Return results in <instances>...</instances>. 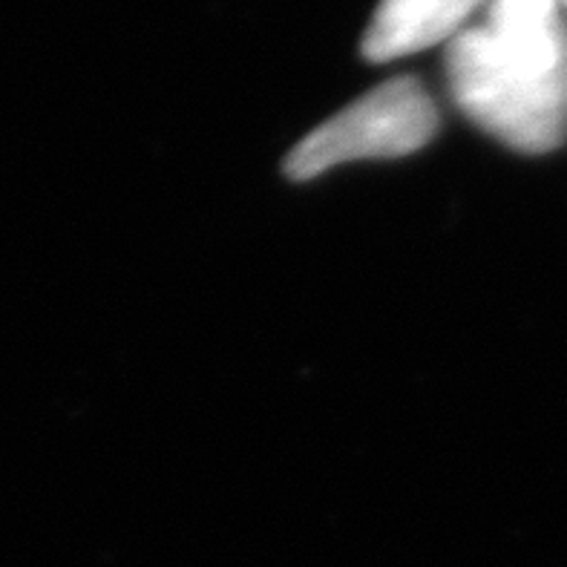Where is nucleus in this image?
<instances>
[{
    "instance_id": "f257e3e1",
    "label": "nucleus",
    "mask_w": 567,
    "mask_h": 567,
    "mask_svg": "<svg viewBox=\"0 0 567 567\" xmlns=\"http://www.w3.org/2000/svg\"><path fill=\"white\" fill-rule=\"evenodd\" d=\"M446 75L458 107L489 136L525 153H547L567 136V72L522 64L487 27L453 38Z\"/></svg>"
},
{
    "instance_id": "f03ea898",
    "label": "nucleus",
    "mask_w": 567,
    "mask_h": 567,
    "mask_svg": "<svg viewBox=\"0 0 567 567\" xmlns=\"http://www.w3.org/2000/svg\"><path fill=\"white\" fill-rule=\"evenodd\" d=\"M439 130L430 93L415 79H395L340 110L297 144L286 158L291 179H315L363 158H398L421 151Z\"/></svg>"
},
{
    "instance_id": "7ed1b4c3",
    "label": "nucleus",
    "mask_w": 567,
    "mask_h": 567,
    "mask_svg": "<svg viewBox=\"0 0 567 567\" xmlns=\"http://www.w3.org/2000/svg\"><path fill=\"white\" fill-rule=\"evenodd\" d=\"M482 0H381L363 38L372 61L412 55L455 35Z\"/></svg>"
},
{
    "instance_id": "20e7f679",
    "label": "nucleus",
    "mask_w": 567,
    "mask_h": 567,
    "mask_svg": "<svg viewBox=\"0 0 567 567\" xmlns=\"http://www.w3.org/2000/svg\"><path fill=\"white\" fill-rule=\"evenodd\" d=\"M487 29L522 64L550 75L567 72V43L556 0H493Z\"/></svg>"
},
{
    "instance_id": "39448f33",
    "label": "nucleus",
    "mask_w": 567,
    "mask_h": 567,
    "mask_svg": "<svg viewBox=\"0 0 567 567\" xmlns=\"http://www.w3.org/2000/svg\"><path fill=\"white\" fill-rule=\"evenodd\" d=\"M565 3H567V0H565Z\"/></svg>"
}]
</instances>
